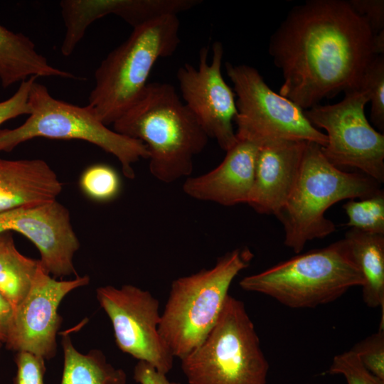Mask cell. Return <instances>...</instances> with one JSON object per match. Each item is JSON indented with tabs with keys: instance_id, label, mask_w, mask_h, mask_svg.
<instances>
[{
	"instance_id": "obj_1",
	"label": "cell",
	"mask_w": 384,
	"mask_h": 384,
	"mask_svg": "<svg viewBox=\"0 0 384 384\" xmlns=\"http://www.w3.org/2000/svg\"><path fill=\"white\" fill-rule=\"evenodd\" d=\"M269 53L282 73L279 95L304 110L358 89L378 55L368 22L343 0H311L293 8L271 37Z\"/></svg>"
},
{
	"instance_id": "obj_2",
	"label": "cell",
	"mask_w": 384,
	"mask_h": 384,
	"mask_svg": "<svg viewBox=\"0 0 384 384\" xmlns=\"http://www.w3.org/2000/svg\"><path fill=\"white\" fill-rule=\"evenodd\" d=\"M113 127L145 144L151 174L166 183L191 176L193 159L209 138L174 87L166 82H149Z\"/></svg>"
},
{
	"instance_id": "obj_3",
	"label": "cell",
	"mask_w": 384,
	"mask_h": 384,
	"mask_svg": "<svg viewBox=\"0 0 384 384\" xmlns=\"http://www.w3.org/2000/svg\"><path fill=\"white\" fill-rule=\"evenodd\" d=\"M380 185L364 174L337 168L319 144L306 142L296 183L275 215L284 228V244L299 254L308 242L332 234L336 227L325 217L326 211L341 201L373 195L380 191Z\"/></svg>"
},
{
	"instance_id": "obj_4",
	"label": "cell",
	"mask_w": 384,
	"mask_h": 384,
	"mask_svg": "<svg viewBox=\"0 0 384 384\" xmlns=\"http://www.w3.org/2000/svg\"><path fill=\"white\" fill-rule=\"evenodd\" d=\"M180 21L166 15L133 28L129 36L95 72L88 105L106 125L114 124L141 97L156 62L172 55L179 43Z\"/></svg>"
},
{
	"instance_id": "obj_5",
	"label": "cell",
	"mask_w": 384,
	"mask_h": 384,
	"mask_svg": "<svg viewBox=\"0 0 384 384\" xmlns=\"http://www.w3.org/2000/svg\"><path fill=\"white\" fill-rule=\"evenodd\" d=\"M344 238L281 262L239 282L245 291L269 296L290 308H314L363 284Z\"/></svg>"
},
{
	"instance_id": "obj_6",
	"label": "cell",
	"mask_w": 384,
	"mask_h": 384,
	"mask_svg": "<svg viewBox=\"0 0 384 384\" xmlns=\"http://www.w3.org/2000/svg\"><path fill=\"white\" fill-rule=\"evenodd\" d=\"M253 257L249 248H236L213 267L172 282L158 331L174 358L182 359L204 340L217 321L232 282Z\"/></svg>"
},
{
	"instance_id": "obj_7",
	"label": "cell",
	"mask_w": 384,
	"mask_h": 384,
	"mask_svg": "<svg viewBox=\"0 0 384 384\" xmlns=\"http://www.w3.org/2000/svg\"><path fill=\"white\" fill-rule=\"evenodd\" d=\"M28 102L31 113L21 125L0 129V152H9L36 137L83 140L115 156L124 176L130 179L135 176L133 164L149 159L143 142L109 129L88 104L79 106L56 99L37 80L31 86Z\"/></svg>"
},
{
	"instance_id": "obj_8",
	"label": "cell",
	"mask_w": 384,
	"mask_h": 384,
	"mask_svg": "<svg viewBox=\"0 0 384 384\" xmlns=\"http://www.w3.org/2000/svg\"><path fill=\"white\" fill-rule=\"evenodd\" d=\"M180 361L189 384H267L269 363L253 322L229 294L206 337Z\"/></svg>"
},
{
	"instance_id": "obj_9",
	"label": "cell",
	"mask_w": 384,
	"mask_h": 384,
	"mask_svg": "<svg viewBox=\"0 0 384 384\" xmlns=\"http://www.w3.org/2000/svg\"><path fill=\"white\" fill-rule=\"evenodd\" d=\"M225 70L237 97L234 119L237 139L258 146L274 141L326 145V135L311 124L304 110L274 92L256 68L227 62Z\"/></svg>"
},
{
	"instance_id": "obj_10",
	"label": "cell",
	"mask_w": 384,
	"mask_h": 384,
	"mask_svg": "<svg viewBox=\"0 0 384 384\" xmlns=\"http://www.w3.org/2000/svg\"><path fill=\"white\" fill-rule=\"evenodd\" d=\"M361 88L345 92L341 102L315 105L304 110L316 128L326 130L327 144L321 147L326 159L337 168L353 167L381 184L384 181V135L368 121V102Z\"/></svg>"
},
{
	"instance_id": "obj_11",
	"label": "cell",
	"mask_w": 384,
	"mask_h": 384,
	"mask_svg": "<svg viewBox=\"0 0 384 384\" xmlns=\"http://www.w3.org/2000/svg\"><path fill=\"white\" fill-rule=\"evenodd\" d=\"M97 299L111 321L117 347L139 361L168 373L174 356L161 337L159 301L149 291L132 284L96 290Z\"/></svg>"
},
{
	"instance_id": "obj_12",
	"label": "cell",
	"mask_w": 384,
	"mask_h": 384,
	"mask_svg": "<svg viewBox=\"0 0 384 384\" xmlns=\"http://www.w3.org/2000/svg\"><path fill=\"white\" fill-rule=\"evenodd\" d=\"M223 53L222 43L215 41L209 61L208 47L203 46L199 51L198 65L183 64L176 77L183 102L208 137L226 151L237 142L233 128L237 107L235 94L222 74Z\"/></svg>"
},
{
	"instance_id": "obj_13",
	"label": "cell",
	"mask_w": 384,
	"mask_h": 384,
	"mask_svg": "<svg viewBox=\"0 0 384 384\" xmlns=\"http://www.w3.org/2000/svg\"><path fill=\"white\" fill-rule=\"evenodd\" d=\"M89 282L87 275L57 280L41 265L28 292L14 309L5 342L6 347L16 352H29L45 360L53 358L61 324L58 312L60 304L69 292Z\"/></svg>"
},
{
	"instance_id": "obj_14",
	"label": "cell",
	"mask_w": 384,
	"mask_h": 384,
	"mask_svg": "<svg viewBox=\"0 0 384 384\" xmlns=\"http://www.w3.org/2000/svg\"><path fill=\"white\" fill-rule=\"evenodd\" d=\"M10 231L22 234L36 245L41 267L49 274L78 276L73 257L80 242L68 210L56 199L0 213V232Z\"/></svg>"
},
{
	"instance_id": "obj_15",
	"label": "cell",
	"mask_w": 384,
	"mask_h": 384,
	"mask_svg": "<svg viewBox=\"0 0 384 384\" xmlns=\"http://www.w3.org/2000/svg\"><path fill=\"white\" fill-rule=\"evenodd\" d=\"M307 142L274 141L258 147L247 203L255 211L276 215L298 178Z\"/></svg>"
},
{
	"instance_id": "obj_16",
	"label": "cell",
	"mask_w": 384,
	"mask_h": 384,
	"mask_svg": "<svg viewBox=\"0 0 384 384\" xmlns=\"http://www.w3.org/2000/svg\"><path fill=\"white\" fill-rule=\"evenodd\" d=\"M258 147L252 142L237 139L218 166L203 174L186 178L183 192L193 199L224 206L247 203Z\"/></svg>"
},
{
	"instance_id": "obj_17",
	"label": "cell",
	"mask_w": 384,
	"mask_h": 384,
	"mask_svg": "<svg viewBox=\"0 0 384 384\" xmlns=\"http://www.w3.org/2000/svg\"><path fill=\"white\" fill-rule=\"evenodd\" d=\"M62 188L44 160L0 158V213L55 200Z\"/></svg>"
},
{
	"instance_id": "obj_18",
	"label": "cell",
	"mask_w": 384,
	"mask_h": 384,
	"mask_svg": "<svg viewBox=\"0 0 384 384\" xmlns=\"http://www.w3.org/2000/svg\"><path fill=\"white\" fill-rule=\"evenodd\" d=\"M78 79L70 72L51 65L37 52L31 39L0 24V82L4 89L31 77Z\"/></svg>"
},
{
	"instance_id": "obj_19",
	"label": "cell",
	"mask_w": 384,
	"mask_h": 384,
	"mask_svg": "<svg viewBox=\"0 0 384 384\" xmlns=\"http://www.w3.org/2000/svg\"><path fill=\"white\" fill-rule=\"evenodd\" d=\"M59 4L65 28L60 48L64 56L73 53L94 21L113 14L132 26L141 9L138 0H62Z\"/></svg>"
},
{
	"instance_id": "obj_20",
	"label": "cell",
	"mask_w": 384,
	"mask_h": 384,
	"mask_svg": "<svg viewBox=\"0 0 384 384\" xmlns=\"http://www.w3.org/2000/svg\"><path fill=\"white\" fill-rule=\"evenodd\" d=\"M343 238L363 277V302L368 307L382 309L379 329H383L384 234L365 233L351 228Z\"/></svg>"
},
{
	"instance_id": "obj_21",
	"label": "cell",
	"mask_w": 384,
	"mask_h": 384,
	"mask_svg": "<svg viewBox=\"0 0 384 384\" xmlns=\"http://www.w3.org/2000/svg\"><path fill=\"white\" fill-rule=\"evenodd\" d=\"M62 346L64 361L60 384H126L124 370L107 362L100 350L82 353L65 334L63 335Z\"/></svg>"
},
{
	"instance_id": "obj_22",
	"label": "cell",
	"mask_w": 384,
	"mask_h": 384,
	"mask_svg": "<svg viewBox=\"0 0 384 384\" xmlns=\"http://www.w3.org/2000/svg\"><path fill=\"white\" fill-rule=\"evenodd\" d=\"M40 265L39 260L18 251L11 235L0 246V292L14 309L28 292Z\"/></svg>"
},
{
	"instance_id": "obj_23",
	"label": "cell",
	"mask_w": 384,
	"mask_h": 384,
	"mask_svg": "<svg viewBox=\"0 0 384 384\" xmlns=\"http://www.w3.org/2000/svg\"><path fill=\"white\" fill-rule=\"evenodd\" d=\"M348 221L346 225L362 232L384 234V193L382 190L358 201L351 199L343 205Z\"/></svg>"
},
{
	"instance_id": "obj_24",
	"label": "cell",
	"mask_w": 384,
	"mask_h": 384,
	"mask_svg": "<svg viewBox=\"0 0 384 384\" xmlns=\"http://www.w3.org/2000/svg\"><path fill=\"white\" fill-rule=\"evenodd\" d=\"M80 186L90 199L97 202H108L119 195L121 180L112 167L98 164L83 171L80 178Z\"/></svg>"
},
{
	"instance_id": "obj_25",
	"label": "cell",
	"mask_w": 384,
	"mask_h": 384,
	"mask_svg": "<svg viewBox=\"0 0 384 384\" xmlns=\"http://www.w3.org/2000/svg\"><path fill=\"white\" fill-rule=\"evenodd\" d=\"M366 92L371 102L370 119L373 124L384 132V56L375 55L361 78L359 87Z\"/></svg>"
},
{
	"instance_id": "obj_26",
	"label": "cell",
	"mask_w": 384,
	"mask_h": 384,
	"mask_svg": "<svg viewBox=\"0 0 384 384\" xmlns=\"http://www.w3.org/2000/svg\"><path fill=\"white\" fill-rule=\"evenodd\" d=\"M327 373L342 375L347 384H384V380L370 373L357 354L350 350L334 356Z\"/></svg>"
},
{
	"instance_id": "obj_27",
	"label": "cell",
	"mask_w": 384,
	"mask_h": 384,
	"mask_svg": "<svg viewBox=\"0 0 384 384\" xmlns=\"http://www.w3.org/2000/svg\"><path fill=\"white\" fill-rule=\"evenodd\" d=\"M351 351L370 373L384 380V329L358 342Z\"/></svg>"
},
{
	"instance_id": "obj_28",
	"label": "cell",
	"mask_w": 384,
	"mask_h": 384,
	"mask_svg": "<svg viewBox=\"0 0 384 384\" xmlns=\"http://www.w3.org/2000/svg\"><path fill=\"white\" fill-rule=\"evenodd\" d=\"M16 373L13 384H45V359L33 353L18 351L15 356Z\"/></svg>"
},
{
	"instance_id": "obj_29",
	"label": "cell",
	"mask_w": 384,
	"mask_h": 384,
	"mask_svg": "<svg viewBox=\"0 0 384 384\" xmlns=\"http://www.w3.org/2000/svg\"><path fill=\"white\" fill-rule=\"evenodd\" d=\"M37 78L33 76L21 82L12 96L0 102V125L18 116L30 114L29 93L32 85Z\"/></svg>"
},
{
	"instance_id": "obj_30",
	"label": "cell",
	"mask_w": 384,
	"mask_h": 384,
	"mask_svg": "<svg viewBox=\"0 0 384 384\" xmlns=\"http://www.w3.org/2000/svg\"><path fill=\"white\" fill-rule=\"evenodd\" d=\"M353 9L368 22L373 36L384 31L383 0L348 1Z\"/></svg>"
},
{
	"instance_id": "obj_31",
	"label": "cell",
	"mask_w": 384,
	"mask_h": 384,
	"mask_svg": "<svg viewBox=\"0 0 384 384\" xmlns=\"http://www.w3.org/2000/svg\"><path fill=\"white\" fill-rule=\"evenodd\" d=\"M166 375L151 364L139 361L134 368L133 378L139 384H179L168 380Z\"/></svg>"
},
{
	"instance_id": "obj_32",
	"label": "cell",
	"mask_w": 384,
	"mask_h": 384,
	"mask_svg": "<svg viewBox=\"0 0 384 384\" xmlns=\"http://www.w3.org/2000/svg\"><path fill=\"white\" fill-rule=\"evenodd\" d=\"M14 312L11 303L0 292V343L6 341Z\"/></svg>"
},
{
	"instance_id": "obj_33",
	"label": "cell",
	"mask_w": 384,
	"mask_h": 384,
	"mask_svg": "<svg viewBox=\"0 0 384 384\" xmlns=\"http://www.w3.org/2000/svg\"><path fill=\"white\" fill-rule=\"evenodd\" d=\"M11 235L10 232H0V246L6 241Z\"/></svg>"
},
{
	"instance_id": "obj_34",
	"label": "cell",
	"mask_w": 384,
	"mask_h": 384,
	"mask_svg": "<svg viewBox=\"0 0 384 384\" xmlns=\"http://www.w3.org/2000/svg\"><path fill=\"white\" fill-rule=\"evenodd\" d=\"M1 343H0V348H1Z\"/></svg>"
}]
</instances>
